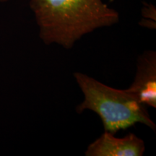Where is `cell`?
<instances>
[{"label": "cell", "mask_w": 156, "mask_h": 156, "mask_svg": "<svg viewBox=\"0 0 156 156\" xmlns=\"http://www.w3.org/2000/svg\"><path fill=\"white\" fill-rule=\"evenodd\" d=\"M142 9V15L144 20L155 22V7L152 4L144 3Z\"/></svg>", "instance_id": "cell-5"}, {"label": "cell", "mask_w": 156, "mask_h": 156, "mask_svg": "<svg viewBox=\"0 0 156 156\" xmlns=\"http://www.w3.org/2000/svg\"><path fill=\"white\" fill-rule=\"evenodd\" d=\"M8 0H0V2H7Z\"/></svg>", "instance_id": "cell-6"}, {"label": "cell", "mask_w": 156, "mask_h": 156, "mask_svg": "<svg viewBox=\"0 0 156 156\" xmlns=\"http://www.w3.org/2000/svg\"><path fill=\"white\" fill-rule=\"evenodd\" d=\"M145 151V142L133 133L124 137L104 131L103 134L90 144L85 156H142Z\"/></svg>", "instance_id": "cell-4"}, {"label": "cell", "mask_w": 156, "mask_h": 156, "mask_svg": "<svg viewBox=\"0 0 156 156\" xmlns=\"http://www.w3.org/2000/svg\"><path fill=\"white\" fill-rule=\"evenodd\" d=\"M74 77L83 94V101L76 107L81 114L90 110L100 117L104 131L113 134L140 123L155 131L145 105L138 101L127 89H116L105 85L92 77L75 73Z\"/></svg>", "instance_id": "cell-2"}, {"label": "cell", "mask_w": 156, "mask_h": 156, "mask_svg": "<svg viewBox=\"0 0 156 156\" xmlns=\"http://www.w3.org/2000/svg\"><path fill=\"white\" fill-rule=\"evenodd\" d=\"M145 106L156 108V53L145 51L140 55L133 83L127 88Z\"/></svg>", "instance_id": "cell-3"}, {"label": "cell", "mask_w": 156, "mask_h": 156, "mask_svg": "<svg viewBox=\"0 0 156 156\" xmlns=\"http://www.w3.org/2000/svg\"><path fill=\"white\" fill-rule=\"evenodd\" d=\"M29 5L41 40L65 49L85 35L119 22V13L103 0H30Z\"/></svg>", "instance_id": "cell-1"}]
</instances>
